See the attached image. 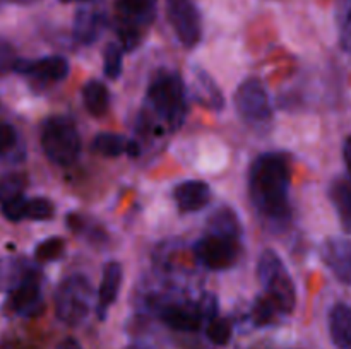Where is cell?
<instances>
[{"label":"cell","mask_w":351,"mask_h":349,"mask_svg":"<svg viewBox=\"0 0 351 349\" xmlns=\"http://www.w3.org/2000/svg\"><path fill=\"white\" fill-rule=\"evenodd\" d=\"M249 190L254 207L264 218L285 221L290 216V166L285 154L266 153L254 161Z\"/></svg>","instance_id":"1"},{"label":"cell","mask_w":351,"mask_h":349,"mask_svg":"<svg viewBox=\"0 0 351 349\" xmlns=\"http://www.w3.org/2000/svg\"><path fill=\"white\" fill-rule=\"evenodd\" d=\"M147 105L171 130L178 129L187 113L185 84L180 75L170 70L160 72L147 88Z\"/></svg>","instance_id":"2"},{"label":"cell","mask_w":351,"mask_h":349,"mask_svg":"<svg viewBox=\"0 0 351 349\" xmlns=\"http://www.w3.org/2000/svg\"><path fill=\"white\" fill-rule=\"evenodd\" d=\"M41 147L51 163L71 166L81 153V137L67 116H51L41 129Z\"/></svg>","instance_id":"3"},{"label":"cell","mask_w":351,"mask_h":349,"mask_svg":"<svg viewBox=\"0 0 351 349\" xmlns=\"http://www.w3.org/2000/svg\"><path fill=\"white\" fill-rule=\"evenodd\" d=\"M257 276L267 291V296L276 303L278 310L290 313L297 303V291L287 267L274 250L267 248L261 253L257 262Z\"/></svg>","instance_id":"4"},{"label":"cell","mask_w":351,"mask_h":349,"mask_svg":"<svg viewBox=\"0 0 351 349\" xmlns=\"http://www.w3.org/2000/svg\"><path fill=\"white\" fill-rule=\"evenodd\" d=\"M115 10L120 47L134 50L156 17V0H117Z\"/></svg>","instance_id":"5"},{"label":"cell","mask_w":351,"mask_h":349,"mask_svg":"<svg viewBox=\"0 0 351 349\" xmlns=\"http://www.w3.org/2000/svg\"><path fill=\"white\" fill-rule=\"evenodd\" d=\"M93 287L88 277L81 274L69 276L58 284L55 293V311L62 322L75 325L84 320L91 310Z\"/></svg>","instance_id":"6"},{"label":"cell","mask_w":351,"mask_h":349,"mask_svg":"<svg viewBox=\"0 0 351 349\" xmlns=\"http://www.w3.org/2000/svg\"><path fill=\"white\" fill-rule=\"evenodd\" d=\"M235 108L245 122L261 125L271 120V103L266 88L259 79H247L235 92Z\"/></svg>","instance_id":"7"},{"label":"cell","mask_w":351,"mask_h":349,"mask_svg":"<svg viewBox=\"0 0 351 349\" xmlns=\"http://www.w3.org/2000/svg\"><path fill=\"white\" fill-rule=\"evenodd\" d=\"M195 255L208 269H228L239 259V240L208 233L195 243Z\"/></svg>","instance_id":"8"},{"label":"cell","mask_w":351,"mask_h":349,"mask_svg":"<svg viewBox=\"0 0 351 349\" xmlns=\"http://www.w3.org/2000/svg\"><path fill=\"white\" fill-rule=\"evenodd\" d=\"M167 14L178 40L185 47H195L201 40V16L192 0H167Z\"/></svg>","instance_id":"9"},{"label":"cell","mask_w":351,"mask_h":349,"mask_svg":"<svg viewBox=\"0 0 351 349\" xmlns=\"http://www.w3.org/2000/svg\"><path fill=\"white\" fill-rule=\"evenodd\" d=\"M14 70L34 79L40 84H51V82H60L67 77L69 62L58 55L38 58V60H17Z\"/></svg>","instance_id":"10"},{"label":"cell","mask_w":351,"mask_h":349,"mask_svg":"<svg viewBox=\"0 0 351 349\" xmlns=\"http://www.w3.org/2000/svg\"><path fill=\"white\" fill-rule=\"evenodd\" d=\"M106 26V14L103 12L101 7L95 5L91 2H86L84 5L79 7L74 17V26H72V34L74 40L81 44H91L101 36L103 29Z\"/></svg>","instance_id":"11"},{"label":"cell","mask_w":351,"mask_h":349,"mask_svg":"<svg viewBox=\"0 0 351 349\" xmlns=\"http://www.w3.org/2000/svg\"><path fill=\"white\" fill-rule=\"evenodd\" d=\"M322 260L341 283L351 284V240L329 238L321 250Z\"/></svg>","instance_id":"12"},{"label":"cell","mask_w":351,"mask_h":349,"mask_svg":"<svg viewBox=\"0 0 351 349\" xmlns=\"http://www.w3.org/2000/svg\"><path fill=\"white\" fill-rule=\"evenodd\" d=\"M41 305H43V300H41L40 281L36 274L24 279L16 289L10 291L9 307L16 313L26 315V317L36 315L41 310Z\"/></svg>","instance_id":"13"},{"label":"cell","mask_w":351,"mask_h":349,"mask_svg":"<svg viewBox=\"0 0 351 349\" xmlns=\"http://www.w3.org/2000/svg\"><path fill=\"white\" fill-rule=\"evenodd\" d=\"M173 197L182 211L195 212L208 205L209 198H211V190L204 181L189 180L175 187Z\"/></svg>","instance_id":"14"},{"label":"cell","mask_w":351,"mask_h":349,"mask_svg":"<svg viewBox=\"0 0 351 349\" xmlns=\"http://www.w3.org/2000/svg\"><path fill=\"white\" fill-rule=\"evenodd\" d=\"M123 270L119 262H108L103 269L101 284H99L98 291V313L99 317H105V311L115 303L117 294L120 291V284H122Z\"/></svg>","instance_id":"15"},{"label":"cell","mask_w":351,"mask_h":349,"mask_svg":"<svg viewBox=\"0 0 351 349\" xmlns=\"http://www.w3.org/2000/svg\"><path fill=\"white\" fill-rule=\"evenodd\" d=\"M192 96L199 105L206 106L209 109H223L225 106V98L221 91L213 81L211 75L204 70L194 72V82H192Z\"/></svg>","instance_id":"16"},{"label":"cell","mask_w":351,"mask_h":349,"mask_svg":"<svg viewBox=\"0 0 351 349\" xmlns=\"http://www.w3.org/2000/svg\"><path fill=\"white\" fill-rule=\"evenodd\" d=\"M329 334L338 349H351V307L338 303L329 311Z\"/></svg>","instance_id":"17"},{"label":"cell","mask_w":351,"mask_h":349,"mask_svg":"<svg viewBox=\"0 0 351 349\" xmlns=\"http://www.w3.org/2000/svg\"><path fill=\"white\" fill-rule=\"evenodd\" d=\"M33 274L36 272L26 260L17 259V257H2L0 259V291L10 293Z\"/></svg>","instance_id":"18"},{"label":"cell","mask_w":351,"mask_h":349,"mask_svg":"<svg viewBox=\"0 0 351 349\" xmlns=\"http://www.w3.org/2000/svg\"><path fill=\"white\" fill-rule=\"evenodd\" d=\"M91 147L95 153L101 154L106 157H117L122 156V154H137V144L132 140L125 139L122 135H117V133L110 132H101L93 139Z\"/></svg>","instance_id":"19"},{"label":"cell","mask_w":351,"mask_h":349,"mask_svg":"<svg viewBox=\"0 0 351 349\" xmlns=\"http://www.w3.org/2000/svg\"><path fill=\"white\" fill-rule=\"evenodd\" d=\"M161 318H163L165 324L168 327L175 328V331L182 332H191L197 331L199 325H201L202 315L199 313V310H192L189 307H167L161 311Z\"/></svg>","instance_id":"20"},{"label":"cell","mask_w":351,"mask_h":349,"mask_svg":"<svg viewBox=\"0 0 351 349\" xmlns=\"http://www.w3.org/2000/svg\"><path fill=\"white\" fill-rule=\"evenodd\" d=\"M331 202L335 205L341 226L351 233V178L350 180H336L331 185Z\"/></svg>","instance_id":"21"},{"label":"cell","mask_w":351,"mask_h":349,"mask_svg":"<svg viewBox=\"0 0 351 349\" xmlns=\"http://www.w3.org/2000/svg\"><path fill=\"white\" fill-rule=\"evenodd\" d=\"M82 101L86 109L95 116H103L108 112L110 92L106 86L99 81H89L82 88Z\"/></svg>","instance_id":"22"},{"label":"cell","mask_w":351,"mask_h":349,"mask_svg":"<svg viewBox=\"0 0 351 349\" xmlns=\"http://www.w3.org/2000/svg\"><path fill=\"white\" fill-rule=\"evenodd\" d=\"M209 233L239 240L240 233H242V226H240L239 218H237L232 209L221 207L213 212V216L209 218Z\"/></svg>","instance_id":"23"},{"label":"cell","mask_w":351,"mask_h":349,"mask_svg":"<svg viewBox=\"0 0 351 349\" xmlns=\"http://www.w3.org/2000/svg\"><path fill=\"white\" fill-rule=\"evenodd\" d=\"M123 68V48L117 43H108L103 51V72L108 79L115 81Z\"/></svg>","instance_id":"24"},{"label":"cell","mask_w":351,"mask_h":349,"mask_svg":"<svg viewBox=\"0 0 351 349\" xmlns=\"http://www.w3.org/2000/svg\"><path fill=\"white\" fill-rule=\"evenodd\" d=\"M53 216V204L48 198L34 197L24 201V219L31 221H47Z\"/></svg>","instance_id":"25"},{"label":"cell","mask_w":351,"mask_h":349,"mask_svg":"<svg viewBox=\"0 0 351 349\" xmlns=\"http://www.w3.org/2000/svg\"><path fill=\"white\" fill-rule=\"evenodd\" d=\"M26 180L19 173H7L0 177V204L21 197Z\"/></svg>","instance_id":"26"},{"label":"cell","mask_w":351,"mask_h":349,"mask_svg":"<svg viewBox=\"0 0 351 349\" xmlns=\"http://www.w3.org/2000/svg\"><path fill=\"white\" fill-rule=\"evenodd\" d=\"M64 240L55 236V238H48L45 242H41L34 248V257H36L38 262H51V260L60 259L62 253H64Z\"/></svg>","instance_id":"27"},{"label":"cell","mask_w":351,"mask_h":349,"mask_svg":"<svg viewBox=\"0 0 351 349\" xmlns=\"http://www.w3.org/2000/svg\"><path fill=\"white\" fill-rule=\"evenodd\" d=\"M208 337L211 339L215 344H226V342L230 341V337H232V325H230L228 320H225V318H218L215 317L213 320H209V325H208Z\"/></svg>","instance_id":"28"},{"label":"cell","mask_w":351,"mask_h":349,"mask_svg":"<svg viewBox=\"0 0 351 349\" xmlns=\"http://www.w3.org/2000/svg\"><path fill=\"white\" fill-rule=\"evenodd\" d=\"M17 144V132L10 123L0 122V156L9 154Z\"/></svg>","instance_id":"29"},{"label":"cell","mask_w":351,"mask_h":349,"mask_svg":"<svg viewBox=\"0 0 351 349\" xmlns=\"http://www.w3.org/2000/svg\"><path fill=\"white\" fill-rule=\"evenodd\" d=\"M24 201H26V197L21 195V197L14 198V201L3 202L2 214L9 221H21V219H24Z\"/></svg>","instance_id":"30"},{"label":"cell","mask_w":351,"mask_h":349,"mask_svg":"<svg viewBox=\"0 0 351 349\" xmlns=\"http://www.w3.org/2000/svg\"><path fill=\"white\" fill-rule=\"evenodd\" d=\"M17 58H16V53H14V48L10 47L7 41L0 40V75L14 70Z\"/></svg>","instance_id":"31"},{"label":"cell","mask_w":351,"mask_h":349,"mask_svg":"<svg viewBox=\"0 0 351 349\" xmlns=\"http://www.w3.org/2000/svg\"><path fill=\"white\" fill-rule=\"evenodd\" d=\"M199 313L202 315V318H208V320H213V318L218 315V300H216L215 294H204L197 307Z\"/></svg>","instance_id":"32"},{"label":"cell","mask_w":351,"mask_h":349,"mask_svg":"<svg viewBox=\"0 0 351 349\" xmlns=\"http://www.w3.org/2000/svg\"><path fill=\"white\" fill-rule=\"evenodd\" d=\"M339 43H341L343 50L351 55V10L348 12V16H346L345 23H343L341 34H339Z\"/></svg>","instance_id":"33"},{"label":"cell","mask_w":351,"mask_h":349,"mask_svg":"<svg viewBox=\"0 0 351 349\" xmlns=\"http://www.w3.org/2000/svg\"><path fill=\"white\" fill-rule=\"evenodd\" d=\"M343 157H345L346 170H348L351 178V135L346 137L345 144H343Z\"/></svg>","instance_id":"34"},{"label":"cell","mask_w":351,"mask_h":349,"mask_svg":"<svg viewBox=\"0 0 351 349\" xmlns=\"http://www.w3.org/2000/svg\"><path fill=\"white\" fill-rule=\"evenodd\" d=\"M57 349H81V348H79V344L74 341V339H65Z\"/></svg>","instance_id":"35"},{"label":"cell","mask_w":351,"mask_h":349,"mask_svg":"<svg viewBox=\"0 0 351 349\" xmlns=\"http://www.w3.org/2000/svg\"><path fill=\"white\" fill-rule=\"evenodd\" d=\"M9 2H12V3H19V5H27V3L36 2V0H9Z\"/></svg>","instance_id":"36"},{"label":"cell","mask_w":351,"mask_h":349,"mask_svg":"<svg viewBox=\"0 0 351 349\" xmlns=\"http://www.w3.org/2000/svg\"><path fill=\"white\" fill-rule=\"evenodd\" d=\"M60 2H64V3H69V2H82V3H86V2H91V0H60Z\"/></svg>","instance_id":"37"},{"label":"cell","mask_w":351,"mask_h":349,"mask_svg":"<svg viewBox=\"0 0 351 349\" xmlns=\"http://www.w3.org/2000/svg\"><path fill=\"white\" fill-rule=\"evenodd\" d=\"M127 349H146V348H143V346H130V348Z\"/></svg>","instance_id":"38"}]
</instances>
